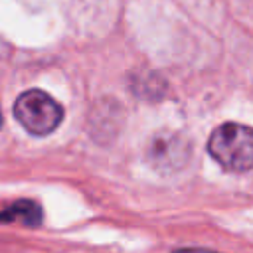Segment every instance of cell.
I'll return each mask as SVG.
<instances>
[{
	"instance_id": "cell-1",
	"label": "cell",
	"mask_w": 253,
	"mask_h": 253,
	"mask_svg": "<svg viewBox=\"0 0 253 253\" xmlns=\"http://www.w3.org/2000/svg\"><path fill=\"white\" fill-rule=\"evenodd\" d=\"M211 158L229 172H247L253 168V128L241 123L219 125L208 140Z\"/></svg>"
},
{
	"instance_id": "cell-2",
	"label": "cell",
	"mask_w": 253,
	"mask_h": 253,
	"mask_svg": "<svg viewBox=\"0 0 253 253\" xmlns=\"http://www.w3.org/2000/svg\"><path fill=\"white\" fill-rule=\"evenodd\" d=\"M14 117L30 134L45 136L53 132L63 121V109L47 93L40 89H30L16 99Z\"/></svg>"
},
{
	"instance_id": "cell-3",
	"label": "cell",
	"mask_w": 253,
	"mask_h": 253,
	"mask_svg": "<svg viewBox=\"0 0 253 253\" xmlns=\"http://www.w3.org/2000/svg\"><path fill=\"white\" fill-rule=\"evenodd\" d=\"M24 223L28 227H36L42 223V208L34 200H18L6 210L0 211V223Z\"/></svg>"
},
{
	"instance_id": "cell-4",
	"label": "cell",
	"mask_w": 253,
	"mask_h": 253,
	"mask_svg": "<svg viewBox=\"0 0 253 253\" xmlns=\"http://www.w3.org/2000/svg\"><path fill=\"white\" fill-rule=\"evenodd\" d=\"M176 253H217V251H210V249H196V247H192V249H180V251H176Z\"/></svg>"
},
{
	"instance_id": "cell-5",
	"label": "cell",
	"mask_w": 253,
	"mask_h": 253,
	"mask_svg": "<svg viewBox=\"0 0 253 253\" xmlns=\"http://www.w3.org/2000/svg\"><path fill=\"white\" fill-rule=\"evenodd\" d=\"M0 126H2V111H0Z\"/></svg>"
}]
</instances>
